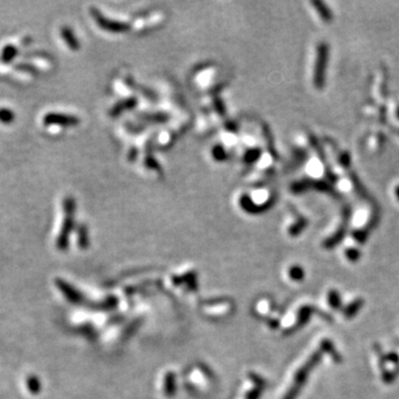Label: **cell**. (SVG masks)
I'll list each match as a JSON object with an SVG mask.
<instances>
[{
	"label": "cell",
	"instance_id": "6da1fadb",
	"mask_svg": "<svg viewBox=\"0 0 399 399\" xmlns=\"http://www.w3.org/2000/svg\"><path fill=\"white\" fill-rule=\"evenodd\" d=\"M63 211H64V218H63V227L61 234L59 236V246L66 247L68 242V235L73 227L74 221V211H76V202L73 197H66L63 201Z\"/></svg>",
	"mask_w": 399,
	"mask_h": 399
},
{
	"label": "cell",
	"instance_id": "7a4b0ae2",
	"mask_svg": "<svg viewBox=\"0 0 399 399\" xmlns=\"http://www.w3.org/2000/svg\"><path fill=\"white\" fill-rule=\"evenodd\" d=\"M43 124L46 126H59V127H77L79 124L80 120L66 113H58V112H48L43 115L42 119Z\"/></svg>",
	"mask_w": 399,
	"mask_h": 399
},
{
	"label": "cell",
	"instance_id": "3957f363",
	"mask_svg": "<svg viewBox=\"0 0 399 399\" xmlns=\"http://www.w3.org/2000/svg\"><path fill=\"white\" fill-rule=\"evenodd\" d=\"M91 14H92V17L95 20V22L98 23L100 26V28H102L104 30L110 31V32H124V31H128L129 29H130L129 24H127V23L110 20V19L105 18L100 14V11H98L94 8H92Z\"/></svg>",
	"mask_w": 399,
	"mask_h": 399
},
{
	"label": "cell",
	"instance_id": "277c9868",
	"mask_svg": "<svg viewBox=\"0 0 399 399\" xmlns=\"http://www.w3.org/2000/svg\"><path fill=\"white\" fill-rule=\"evenodd\" d=\"M327 61V48L325 44H320L318 47V55L315 64V73H314V83L317 88H321L324 83L325 68Z\"/></svg>",
	"mask_w": 399,
	"mask_h": 399
},
{
	"label": "cell",
	"instance_id": "5b68a950",
	"mask_svg": "<svg viewBox=\"0 0 399 399\" xmlns=\"http://www.w3.org/2000/svg\"><path fill=\"white\" fill-rule=\"evenodd\" d=\"M60 35H61L62 39L64 40V42L67 43V46L70 49L73 50V51H77V50L80 49V43H79L78 39L76 38L73 31L71 29L64 26V27H62L60 30Z\"/></svg>",
	"mask_w": 399,
	"mask_h": 399
},
{
	"label": "cell",
	"instance_id": "8992f818",
	"mask_svg": "<svg viewBox=\"0 0 399 399\" xmlns=\"http://www.w3.org/2000/svg\"><path fill=\"white\" fill-rule=\"evenodd\" d=\"M137 105V100L136 99H127L124 101H121L120 104H118L117 106H115L112 110H111V117H118V115L120 113H122L123 111H127V110H130V109H133L134 107H136Z\"/></svg>",
	"mask_w": 399,
	"mask_h": 399
},
{
	"label": "cell",
	"instance_id": "52a82bcc",
	"mask_svg": "<svg viewBox=\"0 0 399 399\" xmlns=\"http://www.w3.org/2000/svg\"><path fill=\"white\" fill-rule=\"evenodd\" d=\"M18 55V49L12 46V44H7L2 53V61L3 63H9L15 59L16 56Z\"/></svg>",
	"mask_w": 399,
	"mask_h": 399
},
{
	"label": "cell",
	"instance_id": "ba28073f",
	"mask_svg": "<svg viewBox=\"0 0 399 399\" xmlns=\"http://www.w3.org/2000/svg\"><path fill=\"white\" fill-rule=\"evenodd\" d=\"M15 120V113L12 112L10 109L7 108H2L0 109V121L3 123H10Z\"/></svg>",
	"mask_w": 399,
	"mask_h": 399
},
{
	"label": "cell",
	"instance_id": "9c48e42d",
	"mask_svg": "<svg viewBox=\"0 0 399 399\" xmlns=\"http://www.w3.org/2000/svg\"><path fill=\"white\" fill-rule=\"evenodd\" d=\"M16 69L19 70L20 72L29 73V74H37L38 73L37 69L35 67H32L31 64H27V63H19L16 66Z\"/></svg>",
	"mask_w": 399,
	"mask_h": 399
},
{
	"label": "cell",
	"instance_id": "30bf717a",
	"mask_svg": "<svg viewBox=\"0 0 399 399\" xmlns=\"http://www.w3.org/2000/svg\"><path fill=\"white\" fill-rule=\"evenodd\" d=\"M213 157H214L216 160H218V161L224 160V158H225V153H224V150L222 149V147H220V146L215 147L214 151H213Z\"/></svg>",
	"mask_w": 399,
	"mask_h": 399
},
{
	"label": "cell",
	"instance_id": "8fae6325",
	"mask_svg": "<svg viewBox=\"0 0 399 399\" xmlns=\"http://www.w3.org/2000/svg\"><path fill=\"white\" fill-rule=\"evenodd\" d=\"M259 156H260L259 150H252L246 154L245 160L247 161V162H252V161H255L257 158H259Z\"/></svg>",
	"mask_w": 399,
	"mask_h": 399
}]
</instances>
